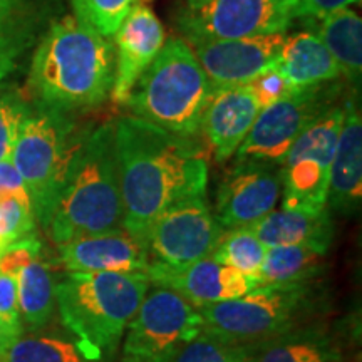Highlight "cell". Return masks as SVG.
Listing matches in <instances>:
<instances>
[{"instance_id":"6da1fadb","label":"cell","mask_w":362,"mask_h":362,"mask_svg":"<svg viewBox=\"0 0 362 362\" xmlns=\"http://www.w3.org/2000/svg\"><path fill=\"white\" fill-rule=\"evenodd\" d=\"M123 226L143 243L148 226L173 203L206 192L205 151L193 138L136 116L115 123Z\"/></svg>"},{"instance_id":"7a4b0ae2","label":"cell","mask_w":362,"mask_h":362,"mask_svg":"<svg viewBox=\"0 0 362 362\" xmlns=\"http://www.w3.org/2000/svg\"><path fill=\"white\" fill-rule=\"evenodd\" d=\"M115 76V44L67 16L54 22L35 49L29 88L39 103L71 112L106 101Z\"/></svg>"},{"instance_id":"3957f363","label":"cell","mask_w":362,"mask_h":362,"mask_svg":"<svg viewBox=\"0 0 362 362\" xmlns=\"http://www.w3.org/2000/svg\"><path fill=\"white\" fill-rule=\"evenodd\" d=\"M115 123L83 134L45 232L56 245L123 226Z\"/></svg>"},{"instance_id":"277c9868","label":"cell","mask_w":362,"mask_h":362,"mask_svg":"<svg viewBox=\"0 0 362 362\" xmlns=\"http://www.w3.org/2000/svg\"><path fill=\"white\" fill-rule=\"evenodd\" d=\"M146 274L67 272L56 284V307L88 362H110L149 291Z\"/></svg>"},{"instance_id":"5b68a950","label":"cell","mask_w":362,"mask_h":362,"mask_svg":"<svg viewBox=\"0 0 362 362\" xmlns=\"http://www.w3.org/2000/svg\"><path fill=\"white\" fill-rule=\"evenodd\" d=\"M211 90L193 49L183 39L171 37L165 40L124 104L139 119L193 138L200 133Z\"/></svg>"},{"instance_id":"8992f818","label":"cell","mask_w":362,"mask_h":362,"mask_svg":"<svg viewBox=\"0 0 362 362\" xmlns=\"http://www.w3.org/2000/svg\"><path fill=\"white\" fill-rule=\"evenodd\" d=\"M319 280L264 284L233 300L202 307L203 332L235 344H259L309 322L327 307Z\"/></svg>"},{"instance_id":"52a82bcc","label":"cell","mask_w":362,"mask_h":362,"mask_svg":"<svg viewBox=\"0 0 362 362\" xmlns=\"http://www.w3.org/2000/svg\"><path fill=\"white\" fill-rule=\"evenodd\" d=\"M83 134L76 133L69 111L42 103L29 106L22 121L11 161L24 180L34 216L44 230Z\"/></svg>"},{"instance_id":"ba28073f","label":"cell","mask_w":362,"mask_h":362,"mask_svg":"<svg viewBox=\"0 0 362 362\" xmlns=\"http://www.w3.org/2000/svg\"><path fill=\"white\" fill-rule=\"evenodd\" d=\"M203 332L200 309L168 288L144 296L123 337V361L170 362Z\"/></svg>"},{"instance_id":"9c48e42d","label":"cell","mask_w":362,"mask_h":362,"mask_svg":"<svg viewBox=\"0 0 362 362\" xmlns=\"http://www.w3.org/2000/svg\"><path fill=\"white\" fill-rule=\"evenodd\" d=\"M296 12L291 0H192L178 13V29L189 47L211 40L285 33Z\"/></svg>"},{"instance_id":"30bf717a","label":"cell","mask_w":362,"mask_h":362,"mask_svg":"<svg viewBox=\"0 0 362 362\" xmlns=\"http://www.w3.org/2000/svg\"><path fill=\"white\" fill-rule=\"evenodd\" d=\"M344 106H334L310 124L280 163L282 208L319 211L327 208L330 166L344 123Z\"/></svg>"},{"instance_id":"8fae6325","label":"cell","mask_w":362,"mask_h":362,"mask_svg":"<svg viewBox=\"0 0 362 362\" xmlns=\"http://www.w3.org/2000/svg\"><path fill=\"white\" fill-rule=\"evenodd\" d=\"M330 83L293 90L260 110L250 133L235 153L237 160L265 161L280 166L298 136L334 107L341 86Z\"/></svg>"},{"instance_id":"7c38bea8","label":"cell","mask_w":362,"mask_h":362,"mask_svg":"<svg viewBox=\"0 0 362 362\" xmlns=\"http://www.w3.org/2000/svg\"><path fill=\"white\" fill-rule=\"evenodd\" d=\"M225 230L205 202L189 197L166 208L144 233L149 264L180 267L211 257Z\"/></svg>"},{"instance_id":"4fadbf2b","label":"cell","mask_w":362,"mask_h":362,"mask_svg":"<svg viewBox=\"0 0 362 362\" xmlns=\"http://www.w3.org/2000/svg\"><path fill=\"white\" fill-rule=\"evenodd\" d=\"M280 194L279 165L237 160L218 187L215 216L223 230L250 228L275 210Z\"/></svg>"},{"instance_id":"5bb4252c","label":"cell","mask_w":362,"mask_h":362,"mask_svg":"<svg viewBox=\"0 0 362 362\" xmlns=\"http://www.w3.org/2000/svg\"><path fill=\"white\" fill-rule=\"evenodd\" d=\"M285 33L257 37L211 40L193 45L198 62L210 79L211 88L247 84L262 72L277 67Z\"/></svg>"},{"instance_id":"9a60e30c","label":"cell","mask_w":362,"mask_h":362,"mask_svg":"<svg viewBox=\"0 0 362 362\" xmlns=\"http://www.w3.org/2000/svg\"><path fill=\"white\" fill-rule=\"evenodd\" d=\"M146 275L149 284L178 293L198 309L233 300L259 287L253 279L211 257L180 267L149 264Z\"/></svg>"},{"instance_id":"2e32d148","label":"cell","mask_w":362,"mask_h":362,"mask_svg":"<svg viewBox=\"0 0 362 362\" xmlns=\"http://www.w3.org/2000/svg\"><path fill=\"white\" fill-rule=\"evenodd\" d=\"M112 37L116 42V76L111 96L117 104H124L134 84L161 51L166 35L151 8L134 4Z\"/></svg>"},{"instance_id":"e0dca14e","label":"cell","mask_w":362,"mask_h":362,"mask_svg":"<svg viewBox=\"0 0 362 362\" xmlns=\"http://www.w3.org/2000/svg\"><path fill=\"white\" fill-rule=\"evenodd\" d=\"M59 260L67 272L146 274V248L128 230L116 228L59 245Z\"/></svg>"},{"instance_id":"ac0fdd59","label":"cell","mask_w":362,"mask_h":362,"mask_svg":"<svg viewBox=\"0 0 362 362\" xmlns=\"http://www.w3.org/2000/svg\"><path fill=\"white\" fill-rule=\"evenodd\" d=\"M260 112V106L247 84L214 88L202 117L200 131L214 148L220 163L230 160Z\"/></svg>"},{"instance_id":"d6986e66","label":"cell","mask_w":362,"mask_h":362,"mask_svg":"<svg viewBox=\"0 0 362 362\" xmlns=\"http://www.w3.org/2000/svg\"><path fill=\"white\" fill-rule=\"evenodd\" d=\"M344 123L330 166L327 208L330 214L356 215L362 200V119L352 101L344 106Z\"/></svg>"},{"instance_id":"ffe728a7","label":"cell","mask_w":362,"mask_h":362,"mask_svg":"<svg viewBox=\"0 0 362 362\" xmlns=\"http://www.w3.org/2000/svg\"><path fill=\"white\" fill-rule=\"evenodd\" d=\"M253 347L255 362H346L341 334L315 320Z\"/></svg>"},{"instance_id":"44dd1931","label":"cell","mask_w":362,"mask_h":362,"mask_svg":"<svg viewBox=\"0 0 362 362\" xmlns=\"http://www.w3.org/2000/svg\"><path fill=\"white\" fill-rule=\"evenodd\" d=\"M250 228L267 248L304 245L329 252L334 240L332 214L329 208L319 211L280 208L270 211Z\"/></svg>"},{"instance_id":"7402d4cb","label":"cell","mask_w":362,"mask_h":362,"mask_svg":"<svg viewBox=\"0 0 362 362\" xmlns=\"http://www.w3.org/2000/svg\"><path fill=\"white\" fill-rule=\"evenodd\" d=\"M279 69L291 84L292 93L330 83L341 76L329 49L315 33H297L285 37Z\"/></svg>"},{"instance_id":"603a6c76","label":"cell","mask_w":362,"mask_h":362,"mask_svg":"<svg viewBox=\"0 0 362 362\" xmlns=\"http://www.w3.org/2000/svg\"><path fill=\"white\" fill-rule=\"evenodd\" d=\"M17 297L22 327L27 332H39L52 320L56 312V279L42 253L29 262L16 275Z\"/></svg>"},{"instance_id":"cb8c5ba5","label":"cell","mask_w":362,"mask_h":362,"mask_svg":"<svg viewBox=\"0 0 362 362\" xmlns=\"http://www.w3.org/2000/svg\"><path fill=\"white\" fill-rule=\"evenodd\" d=\"M319 35L339 67L352 83H359L362 71V21L359 13L342 8L320 19Z\"/></svg>"},{"instance_id":"d4e9b609","label":"cell","mask_w":362,"mask_h":362,"mask_svg":"<svg viewBox=\"0 0 362 362\" xmlns=\"http://www.w3.org/2000/svg\"><path fill=\"white\" fill-rule=\"evenodd\" d=\"M327 253L304 245L269 247L259 275V285L315 282L325 270Z\"/></svg>"},{"instance_id":"484cf974","label":"cell","mask_w":362,"mask_h":362,"mask_svg":"<svg viewBox=\"0 0 362 362\" xmlns=\"http://www.w3.org/2000/svg\"><path fill=\"white\" fill-rule=\"evenodd\" d=\"M34 0H0V86L34 39Z\"/></svg>"},{"instance_id":"4316f807","label":"cell","mask_w":362,"mask_h":362,"mask_svg":"<svg viewBox=\"0 0 362 362\" xmlns=\"http://www.w3.org/2000/svg\"><path fill=\"white\" fill-rule=\"evenodd\" d=\"M267 247L252 228L225 230L211 259L238 270L259 284V275L265 260Z\"/></svg>"},{"instance_id":"83f0119b","label":"cell","mask_w":362,"mask_h":362,"mask_svg":"<svg viewBox=\"0 0 362 362\" xmlns=\"http://www.w3.org/2000/svg\"><path fill=\"white\" fill-rule=\"evenodd\" d=\"M0 362H88L76 342L57 336L17 337L0 354Z\"/></svg>"},{"instance_id":"f1b7e54d","label":"cell","mask_w":362,"mask_h":362,"mask_svg":"<svg viewBox=\"0 0 362 362\" xmlns=\"http://www.w3.org/2000/svg\"><path fill=\"white\" fill-rule=\"evenodd\" d=\"M170 362H255V347L253 344H235L202 332Z\"/></svg>"},{"instance_id":"f546056e","label":"cell","mask_w":362,"mask_h":362,"mask_svg":"<svg viewBox=\"0 0 362 362\" xmlns=\"http://www.w3.org/2000/svg\"><path fill=\"white\" fill-rule=\"evenodd\" d=\"M133 6L134 0H72L76 21L107 39L116 34Z\"/></svg>"},{"instance_id":"4dcf8cb0","label":"cell","mask_w":362,"mask_h":362,"mask_svg":"<svg viewBox=\"0 0 362 362\" xmlns=\"http://www.w3.org/2000/svg\"><path fill=\"white\" fill-rule=\"evenodd\" d=\"M27 111L29 104L16 94L0 96V161H11L13 144Z\"/></svg>"},{"instance_id":"1f68e13d","label":"cell","mask_w":362,"mask_h":362,"mask_svg":"<svg viewBox=\"0 0 362 362\" xmlns=\"http://www.w3.org/2000/svg\"><path fill=\"white\" fill-rule=\"evenodd\" d=\"M247 88L250 89L257 104L260 106V110L280 101V99H284L292 93L291 84L285 79V76L282 74V71L279 69V66L272 67V69L257 76L255 79L248 81Z\"/></svg>"},{"instance_id":"d6a6232c","label":"cell","mask_w":362,"mask_h":362,"mask_svg":"<svg viewBox=\"0 0 362 362\" xmlns=\"http://www.w3.org/2000/svg\"><path fill=\"white\" fill-rule=\"evenodd\" d=\"M0 320L19 336L24 334L21 322L19 297H17V282L16 279L2 272H0Z\"/></svg>"},{"instance_id":"836d02e7","label":"cell","mask_w":362,"mask_h":362,"mask_svg":"<svg viewBox=\"0 0 362 362\" xmlns=\"http://www.w3.org/2000/svg\"><path fill=\"white\" fill-rule=\"evenodd\" d=\"M359 0H297L296 17H310V19H324L330 13L347 8Z\"/></svg>"},{"instance_id":"e575fe53","label":"cell","mask_w":362,"mask_h":362,"mask_svg":"<svg viewBox=\"0 0 362 362\" xmlns=\"http://www.w3.org/2000/svg\"><path fill=\"white\" fill-rule=\"evenodd\" d=\"M4 193L29 194L24 180L21 178L12 161H0V194Z\"/></svg>"},{"instance_id":"d590c367","label":"cell","mask_w":362,"mask_h":362,"mask_svg":"<svg viewBox=\"0 0 362 362\" xmlns=\"http://www.w3.org/2000/svg\"><path fill=\"white\" fill-rule=\"evenodd\" d=\"M17 337H21L19 334L13 332V330L8 329L7 325L0 320V354H2Z\"/></svg>"},{"instance_id":"8d00e7d4","label":"cell","mask_w":362,"mask_h":362,"mask_svg":"<svg viewBox=\"0 0 362 362\" xmlns=\"http://www.w3.org/2000/svg\"><path fill=\"white\" fill-rule=\"evenodd\" d=\"M6 248H7V247H6V243H4L2 240H0V253H2L4 250H6Z\"/></svg>"},{"instance_id":"74e56055","label":"cell","mask_w":362,"mask_h":362,"mask_svg":"<svg viewBox=\"0 0 362 362\" xmlns=\"http://www.w3.org/2000/svg\"><path fill=\"white\" fill-rule=\"evenodd\" d=\"M146 2H151V0H134V4H144V6H146Z\"/></svg>"},{"instance_id":"f35d334b","label":"cell","mask_w":362,"mask_h":362,"mask_svg":"<svg viewBox=\"0 0 362 362\" xmlns=\"http://www.w3.org/2000/svg\"><path fill=\"white\" fill-rule=\"evenodd\" d=\"M291 2H296V6H297V0H291Z\"/></svg>"},{"instance_id":"ab89813d","label":"cell","mask_w":362,"mask_h":362,"mask_svg":"<svg viewBox=\"0 0 362 362\" xmlns=\"http://www.w3.org/2000/svg\"><path fill=\"white\" fill-rule=\"evenodd\" d=\"M121 362H131V361H123V359H121Z\"/></svg>"},{"instance_id":"60d3db41","label":"cell","mask_w":362,"mask_h":362,"mask_svg":"<svg viewBox=\"0 0 362 362\" xmlns=\"http://www.w3.org/2000/svg\"><path fill=\"white\" fill-rule=\"evenodd\" d=\"M187 2H192V0H187Z\"/></svg>"}]
</instances>
